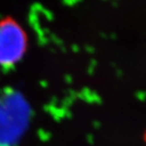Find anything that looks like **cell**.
Returning <instances> with one entry per match:
<instances>
[{"label": "cell", "instance_id": "obj_3", "mask_svg": "<svg viewBox=\"0 0 146 146\" xmlns=\"http://www.w3.org/2000/svg\"><path fill=\"white\" fill-rule=\"evenodd\" d=\"M145 143H146V135H145Z\"/></svg>", "mask_w": 146, "mask_h": 146}, {"label": "cell", "instance_id": "obj_2", "mask_svg": "<svg viewBox=\"0 0 146 146\" xmlns=\"http://www.w3.org/2000/svg\"><path fill=\"white\" fill-rule=\"evenodd\" d=\"M27 36L25 30L13 19L0 20V67L15 65L25 54Z\"/></svg>", "mask_w": 146, "mask_h": 146}, {"label": "cell", "instance_id": "obj_1", "mask_svg": "<svg viewBox=\"0 0 146 146\" xmlns=\"http://www.w3.org/2000/svg\"><path fill=\"white\" fill-rule=\"evenodd\" d=\"M27 120V107L13 92H0V146H16Z\"/></svg>", "mask_w": 146, "mask_h": 146}]
</instances>
